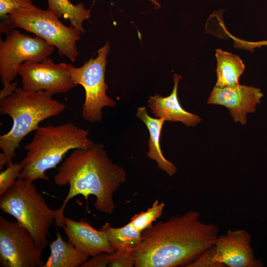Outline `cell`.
Here are the masks:
<instances>
[{"label": "cell", "mask_w": 267, "mask_h": 267, "mask_svg": "<svg viewBox=\"0 0 267 267\" xmlns=\"http://www.w3.org/2000/svg\"><path fill=\"white\" fill-rule=\"evenodd\" d=\"M134 260L132 253L115 251L110 254L109 267H132Z\"/></svg>", "instance_id": "cb8c5ba5"}, {"label": "cell", "mask_w": 267, "mask_h": 267, "mask_svg": "<svg viewBox=\"0 0 267 267\" xmlns=\"http://www.w3.org/2000/svg\"><path fill=\"white\" fill-rule=\"evenodd\" d=\"M43 250L25 227L0 217V267H44Z\"/></svg>", "instance_id": "9c48e42d"}, {"label": "cell", "mask_w": 267, "mask_h": 267, "mask_svg": "<svg viewBox=\"0 0 267 267\" xmlns=\"http://www.w3.org/2000/svg\"><path fill=\"white\" fill-rule=\"evenodd\" d=\"M17 82H14L8 85L3 86V88L0 92V99L11 94L17 88Z\"/></svg>", "instance_id": "4316f807"}, {"label": "cell", "mask_w": 267, "mask_h": 267, "mask_svg": "<svg viewBox=\"0 0 267 267\" xmlns=\"http://www.w3.org/2000/svg\"><path fill=\"white\" fill-rule=\"evenodd\" d=\"M52 94L45 91L26 92L17 87L8 96L0 99V114L9 116L13 121L9 131L0 136V170L12 163L16 149L22 139L36 131L43 120L61 114L66 105L52 99Z\"/></svg>", "instance_id": "3957f363"}, {"label": "cell", "mask_w": 267, "mask_h": 267, "mask_svg": "<svg viewBox=\"0 0 267 267\" xmlns=\"http://www.w3.org/2000/svg\"><path fill=\"white\" fill-rule=\"evenodd\" d=\"M136 116L146 125L149 133L147 156L155 160L161 170L169 176H173L177 172V168L164 156L160 143L161 131L165 121L162 118L150 117L144 106L137 108Z\"/></svg>", "instance_id": "9a60e30c"}, {"label": "cell", "mask_w": 267, "mask_h": 267, "mask_svg": "<svg viewBox=\"0 0 267 267\" xmlns=\"http://www.w3.org/2000/svg\"><path fill=\"white\" fill-rule=\"evenodd\" d=\"M148 0L154 5L156 8H159L161 7V4L158 2V0Z\"/></svg>", "instance_id": "83f0119b"}, {"label": "cell", "mask_w": 267, "mask_h": 267, "mask_svg": "<svg viewBox=\"0 0 267 267\" xmlns=\"http://www.w3.org/2000/svg\"><path fill=\"white\" fill-rule=\"evenodd\" d=\"M186 267H225L219 262L216 257L214 246L203 252L195 261Z\"/></svg>", "instance_id": "7402d4cb"}, {"label": "cell", "mask_w": 267, "mask_h": 267, "mask_svg": "<svg viewBox=\"0 0 267 267\" xmlns=\"http://www.w3.org/2000/svg\"><path fill=\"white\" fill-rule=\"evenodd\" d=\"M217 59V82L216 87L223 88L239 84V79L245 67L241 58L237 55L216 50Z\"/></svg>", "instance_id": "e0dca14e"}, {"label": "cell", "mask_w": 267, "mask_h": 267, "mask_svg": "<svg viewBox=\"0 0 267 267\" xmlns=\"http://www.w3.org/2000/svg\"><path fill=\"white\" fill-rule=\"evenodd\" d=\"M230 36L234 40V46L236 48L245 49L253 52L255 48L267 46V40L258 42H248Z\"/></svg>", "instance_id": "484cf974"}, {"label": "cell", "mask_w": 267, "mask_h": 267, "mask_svg": "<svg viewBox=\"0 0 267 267\" xmlns=\"http://www.w3.org/2000/svg\"><path fill=\"white\" fill-rule=\"evenodd\" d=\"M36 0H0V19L3 20L8 15L24 5L33 3Z\"/></svg>", "instance_id": "603a6c76"}, {"label": "cell", "mask_w": 267, "mask_h": 267, "mask_svg": "<svg viewBox=\"0 0 267 267\" xmlns=\"http://www.w3.org/2000/svg\"><path fill=\"white\" fill-rule=\"evenodd\" d=\"M16 28L35 34L56 47L59 55L66 56L72 62L79 55L77 43L80 40L81 33L63 24L48 9L43 10L33 3H28L0 21V34L6 35Z\"/></svg>", "instance_id": "5b68a950"}, {"label": "cell", "mask_w": 267, "mask_h": 267, "mask_svg": "<svg viewBox=\"0 0 267 267\" xmlns=\"http://www.w3.org/2000/svg\"><path fill=\"white\" fill-rule=\"evenodd\" d=\"M1 211L15 218L33 235L37 245H49L47 235L55 222L56 210L51 209L32 181L18 178L0 198Z\"/></svg>", "instance_id": "8992f818"}, {"label": "cell", "mask_w": 267, "mask_h": 267, "mask_svg": "<svg viewBox=\"0 0 267 267\" xmlns=\"http://www.w3.org/2000/svg\"><path fill=\"white\" fill-rule=\"evenodd\" d=\"M5 40L0 39V77L3 86L10 84L21 64L41 62L52 53L54 46L36 36L32 37L13 29Z\"/></svg>", "instance_id": "ba28073f"}, {"label": "cell", "mask_w": 267, "mask_h": 267, "mask_svg": "<svg viewBox=\"0 0 267 267\" xmlns=\"http://www.w3.org/2000/svg\"><path fill=\"white\" fill-rule=\"evenodd\" d=\"M23 168L21 162L12 163L6 169L0 173V196L3 195L12 187L19 178L20 173Z\"/></svg>", "instance_id": "44dd1931"}, {"label": "cell", "mask_w": 267, "mask_h": 267, "mask_svg": "<svg viewBox=\"0 0 267 267\" xmlns=\"http://www.w3.org/2000/svg\"><path fill=\"white\" fill-rule=\"evenodd\" d=\"M111 253H100L92 256L81 266V267H106L110 263Z\"/></svg>", "instance_id": "d4e9b609"}, {"label": "cell", "mask_w": 267, "mask_h": 267, "mask_svg": "<svg viewBox=\"0 0 267 267\" xmlns=\"http://www.w3.org/2000/svg\"><path fill=\"white\" fill-rule=\"evenodd\" d=\"M181 78V76L174 74V86L171 94L165 97L157 93L150 96L148 106L156 118L163 119L165 121L180 122L187 127H195L201 122V118L183 109L178 98V85Z\"/></svg>", "instance_id": "5bb4252c"}, {"label": "cell", "mask_w": 267, "mask_h": 267, "mask_svg": "<svg viewBox=\"0 0 267 267\" xmlns=\"http://www.w3.org/2000/svg\"><path fill=\"white\" fill-rule=\"evenodd\" d=\"M251 239L244 229H230L218 236L214 245L218 261L225 267H262L261 262L255 258Z\"/></svg>", "instance_id": "7c38bea8"}, {"label": "cell", "mask_w": 267, "mask_h": 267, "mask_svg": "<svg viewBox=\"0 0 267 267\" xmlns=\"http://www.w3.org/2000/svg\"><path fill=\"white\" fill-rule=\"evenodd\" d=\"M110 48V43L107 41L97 51V56L90 58L82 66L76 67L68 64L72 80L76 85L83 86L85 90L82 115L84 120L89 122H100L102 108L116 105L115 100L106 94L108 87L105 81V73Z\"/></svg>", "instance_id": "52a82bcc"}, {"label": "cell", "mask_w": 267, "mask_h": 267, "mask_svg": "<svg viewBox=\"0 0 267 267\" xmlns=\"http://www.w3.org/2000/svg\"><path fill=\"white\" fill-rule=\"evenodd\" d=\"M219 230L193 210L158 222L142 232L141 242L132 253L134 267H186L214 246Z\"/></svg>", "instance_id": "6da1fadb"}, {"label": "cell", "mask_w": 267, "mask_h": 267, "mask_svg": "<svg viewBox=\"0 0 267 267\" xmlns=\"http://www.w3.org/2000/svg\"><path fill=\"white\" fill-rule=\"evenodd\" d=\"M264 93L260 89L245 85L219 88L215 86L207 104L226 107L235 122L245 125L247 114L256 111Z\"/></svg>", "instance_id": "8fae6325"}, {"label": "cell", "mask_w": 267, "mask_h": 267, "mask_svg": "<svg viewBox=\"0 0 267 267\" xmlns=\"http://www.w3.org/2000/svg\"><path fill=\"white\" fill-rule=\"evenodd\" d=\"M48 9L58 18L69 20L71 26L83 34L85 30L83 23L90 17V10L86 8L83 3L73 4L69 0H47Z\"/></svg>", "instance_id": "d6986e66"}, {"label": "cell", "mask_w": 267, "mask_h": 267, "mask_svg": "<svg viewBox=\"0 0 267 267\" xmlns=\"http://www.w3.org/2000/svg\"><path fill=\"white\" fill-rule=\"evenodd\" d=\"M63 228L68 241L89 257L115 252L105 233L96 229L86 221L65 218Z\"/></svg>", "instance_id": "4fadbf2b"}, {"label": "cell", "mask_w": 267, "mask_h": 267, "mask_svg": "<svg viewBox=\"0 0 267 267\" xmlns=\"http://www.w3.org/2000/svg\"><path fill=\"white\" fill-rule=\"evenodd\" d=\"M164 207V203H159L156 199L150 208L146 211L134 215L130 222L136 229L142 232L162 215Z\"/></svg>", "instance_id": "ffe728a7"}, {"label": "cell", "mask_w": 267, "mask_h": 267, "mask_svg": "<svg viewBox=\"0 0 267 267\" xmlns=\"http://www.w3.org/2000/svg\"><path fill=\"white\" fill-rule=\"evenodd\" d=\"M89 131L72 123L40 127L32 140L24 146L27 153L21 161L23 168L19 178L33 182L48 180L45 172L56 166L71 150L88 148L93 142L88 137Z\"/></svg>", "instance_id": "277c9868"}, {"label": "cell", "mask_w": 267, "mask_h": 267, "mask_svg": "<svg viewBox=\"0 0 267 267\" xmlns=\"http://www.w3.org/2000/svg\"><path fill=\"white\" fill-rule=\"evenodd\" d=\"M49 246L50 254L44 267H81L89 258L70 242L65 241L58 231Z\"/></svg>", "instance_id": "2e32d148"}, {"label": "cell", "mask_w": 267, "mask_h": 267, "mask_svg": "<svg viewBox=\"0 0 267 267\" xmlns=\"http://www.w3.org/2000/svg\"><path fill=\"white\" fill-rule=\"evenodd\" d=\"M54 182L62 186L69 185L68 193L61 207L56 210L55 222L64 225V211L69 200L82 195L87 200L94 195L97 210L111 215L115 209L113 195L126 180L124 169L108 157L102 144L73 150L59 167L53 177Z\"/></svg>", "instance_id": "7a4b0ae2"}, {"label": "cell", "mask_w": 267, "mask_h": 267, "mask_svg": "<svg viewBox=\"0 0 267 267\" xmlns=\"http://www.w3.org/2000/svg\"><path fill=\"white\" fill-rule=\"evenodd\" d=\"M18 75L21 78L22 89L26 92L64 93L77 86L71 78L68 64H55L49 57L41 62H24L19 67Z\"/></svg>", "instance_id": "30bf717a"}, {"label": "cell", "mask_w": 267, "mask_h": 267, "mask_svg": "<svg viewBox=\"0 0 267 267\" xmlns=\"http://www.w3.org/2000/svg\"><path fill=\"white\" fill-rule=\"evenodd\" d=\"M100 230L106 234L115 251L132 253L140 245L142 232L129 222L122 227L115 228L106 222Z\"/></svg>", "instance_id": "ac0fdd59"}]
</instances>
